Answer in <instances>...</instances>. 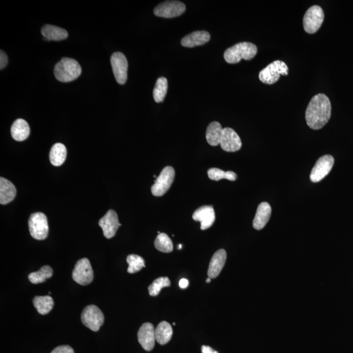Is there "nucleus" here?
<instances>
[{"instance_id":"20e7f679","label":"nucleus","mask_w":353,"mask_h":353,"mask_svg":"<svg viewBox=\"0 0 353 353\" xmlns=\"http://www.w3.org/2000/svg\"><path fill=\"white\" fill-rule=\"evenodd\" d=\"M289 68L285 62L275 60L260 71L259 79L263 83L272 84L279 81L281 75H288Z\"/></svg>"},{"instance_id":"7c9ffc66","label":"nucleus","mask_w":353,"mask_h":353,"mask_svg":"<svg viewBox=\"0 0 353 353\" xmlns=\"http://www.w3.org/2000/svg\"><path fill=\"white\" fill-rule=\"evenodd\" d=\"M128 263V272L129 274H135L142 268L145 267V260L141 256L137 255H129L126 258Z\"/></svg>"},{"instance_id":"72a5a7b5","label":"nucleus","mask_w":353,"mask_h":353,"mask_svg":"<svg viewBox=\"0 0 353 353\" xmlns=\"http://www.w3.org/2000/svg\"><path fill=\"white\" fill-rule=\"evenodd\" d=\"M8 55L4 51L1 50L0 52V69L3 70L8 65Z\"/></svg>"},{"instance_id":"6ab92c4d","label":"nucleus","mask_w":353,"mask_h":353,"mask_svg":"<svg viewBox=\"0 0 353 353\" xmlns=\"http://www.w3.org/2000/svg\"><path fill=\"white\" fill-rule=\"evenodd\" d=\"M210 38L211 36L209 32L204 31V30L196 31L186 35L181 39V43L183 47L192 48V47L203 46L208 43Z\"/></svg>"},{"instance_id":"0eeeda50","label":"nucleus","mask_w":353,"mask_h":353,"mask_svg":"<svg viewBox=\"0 0 353 353\" xmlns=\"http://www.w3.org/2000/svg\"><path fill=\"white\" fill-rule=\"evenodd\" d=\"M82 324L94 332H98L104 322V315L97 306H86L81 314Z\"/></svg>"},{"instance_id":"dca6fc26","label":"nucleus","mask_w":353,"mask_h":353,"mask_svg":"<svg viewBox=\"0 0 353 353\" xmlns=\"http://www.w3.org/2000/svg\"><path fill=\"white\" fill-rule=\"evenodd\" d=\"M193 220L201 223V230H205L212 227L215 220V213L213 207L204 206L194 211Z\"/></svg>"},{"instance_id":"a211bd4d","label":"nucleus","mask_w":353,"mask_h":353,"mask_svg":"<svg viewBox=\"0 0 353 353\" xmlns=\"http://www.w3.org/2000/svg\"><path fill=\"white\" fill-rule=\"evenodd\" d=\"M272 215V208L268 202H262L259 205L254 218L253 226L255 229L260 230L264 228Z\"/></svg>"},{"instance_id":"4be33fe9","label":"nucleus","mask_w":353,"mask_h":353,"mask_svg":"<svg viewBox=\"0 0 353 353\" xmlns=\"http://www.w3.org/2000/svg\"><path fill=\"white\" fill-rule=\"evenodd\" d=\"M41 32L45 39L49 41H61L68 38V37L67 30L51 25H45L41 28Z\"/></svg>"},{"instance_id":"a878e982","label":"nucleus","mask_w":353,"mask_h":353,"mask_svg":"<svg viewBox=\"0 0 353 353\" xmlns=\"http://www.w3.org/2000/svg\"><path fill=\"white\" fill-rule=\"evenodd\" d=\"M33 303L39 314L47 315L53 310L54 300L49 296H35Z\"/></svg>"},{"instance_id":"cd10ccee","label":"nucleus","mask_w":353,"mask_h":353,"mask_svg":"<svg viewBox=\"0 0 353 353\" xmlns=\"http://www.w3.org/2000/svg\"><path fill=\"white\" fill-rule=\"evenodd\" d=\"M53 274V269L49 266H44L37 272L31 273L28 275V279L33 284L42 283L47 279L51 278Z\"/></svg>"},{"instance_id":"7ed1b4c3","label":"nucleus","mask_w":353,"mask_h":353,"mask_svg":"<svg viewBox=\"0 0 353 353\" xmlns=\"http://www.w3.org/2000/svg\"><path fill=\"white\" fill-rule=\"evenodd\" d=\"M257 53V47L255 44L249 42H241L234 45L226 50L224 58L226 62L229 63H237L244 59L250 60Z\"/></svg>"},{"instance_id":"473e14b6","label":"nucleus","mask_w":353,"mask_h":353,"mask_svg":"<svg viewBox=\"0 0 353 353\" xmlns=\"http://www.w3.org/2000/svg\"><path fill=\"white\" fill-rule=\"evenodd\" d=\"M51 353H74V350L69 345H61L55 348Z\"/></svg>"},{"instance_id":"ddd939ff","label":"nucleus","mask_w":353,"mask_h":353,"mask_svg":"<svg viewBox=\"0 0 353 353\" xmlns=\"http://www.w3.org/2000/svg\"><path fill=\"white\" fill-rule=\"evenodd\" d=\"M99 226L102 228L103 235L107 239L112 238L116 234L121 225L119 223L118 215L114 210H109L99 221Z\"/></svg>"},{"instance_id":"2f4dec72","label":"nucleus","mask_w":353,"mask_h":353,"mask_svg":"<svg viewBox=\"0 0 353 353\" xmlns=\"http://www.w3.org/2000/svg\"><path fill=\"white\" fill-rule=\"evenodd\" d=\"M171 285V282L168 277H162L155 280L149 286V293L151 296H157L162 289Z\"/></svg>"},{"instance_id":"4468645a","label":"nucleus","mask_w":353,"mask_h":353,"mask_svg":"<svg viewBox=\"0 0 353 353\" xmlns=\"http://www.w3.org/2000/svg\"><path fill=\"white\" fill-rule=\"evenodd\" d=\"M139 343L141 347L147 351H150L155 347V329L154 326L150 322H146L140 327L138 333Z\"/></svg>"},{"instance_id":"bb28decb","label":"nucleus","mask_w":353,"mask_h":353,"mask_svg":"<svg viewBox=\"0 0 353 353\" xmlns=\"http://www.w3.org/2000/svg\"><path fill=\"white\" fill-rule=\"evenodd\" d=\"M168 80L162 77L157 79L156 84L153 90V98L157 103L163 102L168 91Z\"/></svg>"},{"instance_id":"1a4fd4ad","label":"nucleus","mask_w":353,"mask_h":353,"mask_svg":"<svg viewBox=\"0 0 353 353\" xmlns=\"http://www.w3.org/2000/svg\"><path fill=\"white\" fill-rule=\"evenodd\" d=\"M72 277L81 285H87L93 281L94 272L88 258H82L77 262L73 271Z\"/></svg>"},{"instance_id":"f03ea898","label":"nucleus","mask_w":353,"mask_h":353,"mask_svg":"<svg viewBox=\"0 0 353 353\" xmlns=\"http://www.w3.org/2000/svg\"><path fill=\"white\" fill-rule=\"evenodd\" d=\"M81 67L78 62L70 58H63L56 63L54 70L56 79L63 82L74 81L81 75Z\"/></svg>"},{"instance_id":"e433bc0d","label":"nucleus","mask_w":353,"mask_h":353,"mask_svg":"<svg viewBox=\"0 0 353 353\" xmlns=\"http://www.w3.org/2000/svg\"><path fill=\"white\" fill-rule=\"evenodd\" d=\"M211 281V278H209L206 279V282H210Z\"/></svg>"},{"instance_id":"b1692460","label":"nucleus","mask_w":353,"mask_h":353,"mask_svg":"<svg viewBox=\"0 0 353 353\" xmlns=\"http://www.w3.org/2000/svg\"><path fill=\"white\" fill-rule=\"evenodd\" d=\"M67 157V147L62 143H57L52 147L49 153V159L53 166H61L65 162Z\"/></svg>"},{"instance_id":"aec40b11","label":"nucleus","mask_w":353,"mask_h":353,"mask_svg":"<svg viewBox=\"0 0 353 353\" xmlns=\"http://www.w3.org/2000/svg\"><path fill=\"white\" fill-rule=\"evenodd\" d=\"M15 185L4 178H0V204L6 205L10 203L16 196Z\"/></svg>"},{"instance_id":"c9c22d12","label":"nucleus","mask_w":353,"mask_h":353,"mask_svg":"<svg viewBox=\"0 0 353 353\" xmlns=\"http://www.w3.org/2000/svg\"><path fill=\"white\" fill-rule=\"evenodd\" d=\"M188 283H189V282H188V279H181L180 281V286L183 289H187L188 286Z\"/></svg>"},{"instance_id":"4c0bfd02","label":"nucleus","mask_w":353,"mask_h":353,"mask_svg":"<svg viewBox=\"0 0 353 353\" xmlns=\"http://www.w3.org/2000/svg\"><path fill=\"white\" fill-rule=\"evenodd\" d=\"M178 249H182V245H179Z\"/></svg>"},{"instance_id":"9b49d317","label":"nucleus","mask_w":353,"mask_h":353,"mask_svg":"<svg viewBox=\"0 0 353 353\" xmlns=\"http://www.w3.org/2000/svg\"><path fill=\"white\" fill-rule=\"evenodd\" d=\"M185 11L186 6L183 2L166 1L157 6L154 9V13L159 17L170 18L182 15Z\"/></svg>"},{"instance_id":"c756f323","label":"nucleus","mask_w":353,"mask_h":353,"mask_svg":"<svg viewBox=\"0 0 353 353\" xmlns=\"http://www.w3.org/2000/svg\"><path fill=\"white\" fill-rule=\"evenodd\" d=\"M155 247L157 250L166 253H171L173 249L172 241L168 235L164 233L158 235L155 241Z\"/></svg>"},{"instance_id":"f257e3e1","label":"nucleus","mask_w":353,"mask_h":353,"mask_svg":"<svg viewBox=\"0 0 353 353\" xmlns=\"http://www.w3.org/2000/svg\"><path fill=\"white\" fill-rule=\"evenodd\" d=\"M331 112V102L325 94L320 93L314 96L305 112L308 126L314 129H321L330 119Z\"/></svg>"},{"instance_id":"39448f33","label":"nucleus","mask_w":353,"mask_h":353,"mask_svg":"<svg viewBox=\"0 0 353 353\" xmlns=\"http://www.w3.org/2000/svg\"><path fill=\"white\" fill-rule=\"evenodd\" d=\"M28 227L33 238L46 239L49 234V224L47 216L41 212L32 213L28 220Z\"/></svg>"},{"instance_id":"393cba45","label":"nucleus","mask_w":353,"mask_h":353,"mask_svg":"<svg viewBox=\"0 0 353 353\" xmlns=\"http://www.w3.org/2000/svg\"><path fill=\"white\" fill-rule=\"evenodd\" d=\"M173 335V329L168 322L162 321L155 329V337L159 344L165 345L171 340Z\"/></svg>"},{"instance_id":"423d86ee","label":"nucleus","mask_w":353,"mask_h":353,"mask_svg":"<svg viewBox=\"0 0 353 353\" xmlns=\"http://www.w3.org/2000/svg\"><path fill=\"white\" fill-rule=\"evenodd\" d=\"M324 19V11L321 7H311L306 11L303 18V26L305 31L308 34H315L321 27Z\"/></svg>"},{"instance_id":"6e6552de","label":"nucleus","mask_w":353,"mask_h":353,"mask_svg":"<svg viewBox=\"0 0 353 353\" xmlns=\"http://www.w3.org/2000/svg\"><path fill=\"white\" fill-rule=\"evenodd\" d=\"M175 170L172 167H165L157 178L155 184L152 186V194L155 196H163L170 188L175 179Z\"/></svg>"},{"instance_id":"412c9836","label":"nucleus","mask_w":353,"mask_h":353,"mask_svg":"<svg viewBox=\"0 0 353 353\" xmlns=\"http://www.w3.org/2000/svg\"><path fill=\"white\" fill-rule=\"evenodd\" d=\"M11 133L12 138L15 141H25L29 137L30 126L25 120L18 119L13 122L11 126Z\"/></svg>"},{"instance_id":"f704fd0d","label":"nucleus","mask_w":353,"mask_h":353,"mask_svg":"<svg viewBox=\"0 0 353 353\" xmlns=\"http://www.w3.org/2000/svg\"><path fill=\"white\" fill-rule=\"evenodd\" d=\"M202 353H218L209 346L203 345L202 347Z\"/></svg>"},{"instance_id":"c85d7f7f","label":"nucleus","mask_w":353,"mask_h":353,"mask_svg":"<svg viewBox=\"0 0 353 353\" xmlns=\"http://www.w3.org/2000/svg\"><path fill=\"white\" fill-rule=\"evenodd\" d=\"M209 178L213 181H220L226 179L231 181H234L237 180V174L234 171H225L222 169L218 168H211L208 171Z\"/></svg>"},{"instance_id":"5701e85b","label":"nucleus","mask_w":353,"mask_h":353,"mask_svg":"<svg viewBox=\"0 0 353 353\" xmlns=\"http://www.w3.org/2000/svg\"><path fill=\"white\" fill-rule=\"evenodd\" d=\"M223 129L219 122H213L209 124L206 130V140L209 145L211 146L220 145Z\"/></svg>"},{"instance_id":"2eb2a0df","label":"nucleus","mask_w":353,"mask_h":353,"mask_svg":"<svg viewBox=\"0 0 353 353\" xmlns=\"http://www.w3.org/2000/svg\"><path fill=\"white\" fill-rule=\"evenodd\" d=\"M220 145L227 152H236L241 148L242 143L238 134L230 128L223 129Z\"/></svg>"},{"instance_id":"f3484780","label":"nucleus","mask_w":353,"mask_h":353,"mask_svg":"<svg viewBox=\"0 0 353 353\" xmlns=\"http://www.w3.org/2000/svg\"><path fill=\"white\" fill-rule=\"evenodd\" d=\"M227 258V252L224 249H220L214 254L208 268V274L209 278L214 279L218 277L225 267Z\"/></svg>"},{"instance_id":"9d476101","label":"nucleus","mask_w":353,"mask_h":353,"mask_svg":"<svg viewBox=\"0 0 353 353\" xmlns=\"http://www.w3.org/2000/svg\"><path fill=\"white\" fill-rule=\"evenodd\" d=\"M111 63L118 83L125 84L128 78L127 72L128 68V61L125 55L120 52L114 53L111 57Z\"/></svg>"},{"instance_id":"f8f14e48","label":"nucleus","mask_w":353,"mask_h":353,"mask_svg":"<svg viewBox=\"0 0 353 353\" xmlns=\"http://www.w3.org/2000/svg\"><path fill=\"white\" fill-rule=\"evenodd\" d=\"M334 164V159L331 155L322 156L315 164L310 174V180L317 183L323 180L330 172Z\"/></svg>"}]
</instances>
